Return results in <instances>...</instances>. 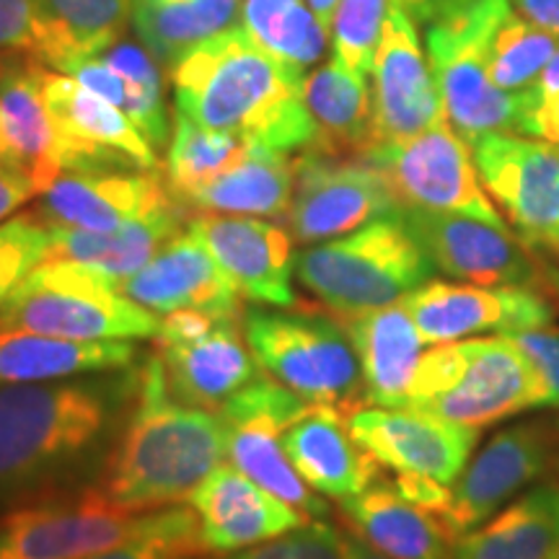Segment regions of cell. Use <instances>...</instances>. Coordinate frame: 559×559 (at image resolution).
I'll return each mask as SVG.
<instances>
[{
  "label": "cell",
  "instance_id": "816d5d0a",
  "mask_svg": "<svg viewBox=\"0 0 559 559\" xmlns=\"http://www.w3.org/2000/svg\"><path fill=\"white\" fill-rule=\"evenodd\" d=\"M536 91H539V94H557L559 91V47H557V52H555V58L549 60V66L544 68V73H542V79H539V83H536Z\"/></svg>",
  "mask_w": 559,
  "mask_h": 559
},
{
  "label": "cell",
  "instance_id": "3957f363",
  "mask_svg": "<svg viewBox=\"0 0 559 559\" xmlns=\"http://www.w3.org/2000/svg\"><path fill=\"white\" fill-rule=\"evenodd\" d=\"M135 389L138 373L0 386V502L94 451Z\"/></svg>",
  "mask_w": 559,
  "mask_h": 559
},
{
  "label": "cell",
  "instance_id": "ac0fdd59",
  "mask_svg": "<svg viewBox=\"0 0 559 559\" xmlns=\"http://www.w3.org/2000/svg\"><path fill=\"white\" fill-rule=\"evenodd\" d=\"M402 306L425 345H445L477 334H515L551 326L555 309L531 285H456L428 280Z\"/></svg>",
  "mask_w": 559,
  "mask_h": 559
},
{
  "label": "cell",
  "instance_id": "7dc6e473",
  "mask_svg": "<svg viewBox=\"0 0 559 559\" xmlns=\"http://www.w3.org/2000/svg\"><path fill=\"white\" fill-rule=\"evenodd\" d=\"M528 138H542L559 145V91L557 94H539L534 86V104L526 124Z\"/></svg>",
  "mask_w": 559,
  "mask_h": 559
},
{
  "label": "cell",
  "instance_id": "4dcf8cb0",
  "mask_svg": "<svg viewBox=\"0 0 559 559\" xmlns=\"http://www.w3.org/2000/svg\"><path fill=\"white\" fill-rule=\"evenodd\" d=\"M132 26V0H37V39L32 58L68 73L107 52Z\"/></svg>",
  "mask_w": 559,
  "mask_h": 559
},
{
  "label": "cell",
  "instance_id": "4fadbf2b",
  "mask_svg": "<svg viewBox=\"0 0 559 559\" xmlns=\"http://www.w3.org/2000/svg\"><path fill=\"white\" fill-rule=\"evenodd\" d=\"M293 169L296 187L288 210V230L306 247L340 239L402 207L379 166L362 156L345 158L304 151L293 160Z\"/></svg>",
  "mask_w": 559,
  "mask_h": 559
},
{
  "label": "cell",
  "instance_id": "c3c4849f",
  "mask_svg": "<svg viewBox=\"0 0 559 559\" xmlns=\"http://www.w3.org/2000/svg\"><path fill=\"white\" fill-rule=\"evenodd\" d=\"M391 3L400 5L415 24H436L464 11L472 0H391Z\"/></svg>",
  "mask_w": 559,
  "mask_h": 559
},
{
  "label": "cell",
  "instance_id": "681fc988",
  "mask_svg": "<svg viewBox=\"0 0 559 559\" xmlns=\"http://www.w3.org/2000/svg\"><path fill=\"white\" fill-rule=\"evenodd\" d=\"M523 19L559 37V0H510Z\"/></svg>",
  "mask_w": 559,
  "mask_h": 559
},
{
  "label": "cell",
  "instance_id": "f5cc1de1",
  "mask_svg": "<svg viewBox=\"0 0 559 559\" xmlns=\"http://www.w3.org/2000/svg\"><path fill=\"white\" fill-rule=\"evenodd\" d=\"M309 5L313 9V13L319 16L321 24H324L332 34V21H334V13H337L340 0H309Z\"/></svg>",
  "mask_w": 559,
  "mask_h": 559
},
{
  "label": "cell",
  "instance_id": "8992f818",
  "mask_svg": "<svg viewBox=\"0 0 559 559\" xmlns=\"http://www.w3.org/2000/svg\"><path fill=\"white\" fill-rule=\"evenodd\" d=\"M510 5V0H472L464 11L430 24L425 34L445 117L469 145L492 132L526 135L534 88L510 94L489 75L495 34Z\"/></svg>",
  "mask_w": 559,
  "mask_h": 559
},
{
  "label": "cell",
  "instance_id": "f546056e",
  "mask_svg": "<svg viewBox=\"0 0 559 559\" xmlns=\"http://www.w3.org/2000/svg\"><path fill=\"white\" fill-rule=\"evenodd\" d=\"M185 213L187 207L179 200H171L169 205L156 207L153 213L140 215V218L111 230L50 226V260L83 264V267L120 283L143 270L166 241L181 234Z\"/></svg>",
  "mask_w": 559,
  "mask_h": 559
},
{
  "label": "cell",
  "instance_id": "cb8c5ba5",
  "mask_svg": "<svg viewBox=\"0 0 559 559\" xmlns=\"http://www.w3.org/2000/svg\"><path fill=\"white\" fill-rule=\"evenodd\" d=\"M117 288L160 317L174 311H241L236 285L192 230L166 241L143 270L120 280Z\"/></svg>",
  "mask_w": 559,
  "mask_h": 559
},
{
  "label": "cell",
  "instance_id": "d4e9b609",
  "mask_svg": "<svg viewBox=\"0 0 559 559\" xmlns=\"http://www.w3.org/2000/svg\"><path fill=\"white\" fill-rule=\"evenodd\" d=\"M349 412L313 404L283 432V445L300 479L324 498L345 500L383 477V466L349 432Z\"/></svg>",
  "mask_w": 559,
  "mask_h": 559
},
{
  "label": "cell",
  "instance_id": "d6a6232c",
  "mask_svg": "<svg viewBox=\"0 0 559 559\" xmlns=\"http://www.w3.org/2000/svg\"><path fill=\"white\" fill-rule=\"evenodd\" d=\"M451 559H559V485H539L453 544Z\"/></svg>",
  "mask_w": 559,
  "mask_h": 559
},
{
  "label": "cell",
  "instance_id": "d6986e66",
  "mask_svg": "<svg viewBox=\"0 0 559 559\" xmlns=\"http://www.w3.org/2000/svg\"><path fill=\"white\" fill-rule=\"evenodd\" d=\"M400 215L432 267L443 275L474 285L531 288L544 277L531 251L510 236V228L492 226L472 215L436 213L423 207H400Z\"/></svg>",
  "mask_w": 559,
  "mask_h": 559
},
{
  "label": "cell",
  "instance_id": "4316f807",
  "mask_svg": "<svg viewBox=\"0 0 559 559\" xmlns=\"http://www.w3.org/2000/svg\"><path fill=\"white\" fill-rule=\"evenodd\" d=\"M362 376V407L400 409L423 358L425 340L402 304L342 319Z\"/></svg>",
  "mask_w": 559,
  "mask_h": 559
},
{
  "label": "cell",
  "instance_id": "83f0119b",
  "mask_svg": "<svg viewBox=\"0 0 559 559\" xmlns=\"http://www.w3.org/2000/svg\"><path fill=\"white\" fill-rule=\"evenodd\" d=\"M355 536L389 559H451L453 542L430 510L404 498L394 481L381 477L368 489L340 500Z\"/></svg>",
  "mask_w": 559,
  "mask_h": 559
},
{
  "label": "cell",
  "instance_id": "484cf974",
  "mask_svg": "<svg viewBox=\"0 0 559 559\" xmlns=\"http://www.w3.org/2000/svg\"><path fill=\"white\" fill-rule=\"evenodd\" d=\"M45 66L29 55L0 60V130L13 164L29 174L39 194L62 174L60 143L41 94Z\"/></svg>",
  "mask_w": 559,
  "mask_h": 559
},
{
  "label": "cell",
  "instance_id": "603a6c76",
  "mask_svg": "<svg viewBox=\"0 0 559 559\" xmlns=\"http://www.w3.org/2000/svg\"><path fill=\"white\" fill-rule=\"evenodd\" d=\"M177 200L156 171L70 169L41 192L39 215L50 226L111 230Z\"/></svg>",
  "mask_w": 559,
  "mask_h": 559
},
{
  "label": "cell",
  "instance_id": "9a60e30c",
  "mask_svg": "<svg viewBox=\"0 0 559 559\" xmlns=\"http://www.w3.org/2000/svg\"><path fill=\"white\" fill-rule=\"evenodd\" d=\"M559 423L531 419L495 436L449 487L443 526L453 542L492 519L506 502L544 477L557 461Z\"/></svg>",
  "mask_w": 559,
  "mask_h": 559
},
{
  "label": "cell",
  "instance_id": "ee69618b",
  "mask_svg": "<svg viewBox=\"0 0 559 559\" xmlns=\"http://www.w3.org/2000/svg\"><path fill=\"white\" fill-rule=\"evenodd\" d=\"M526 355L544 386V407L559 409V332L551 326L506 334Z\"/></svg>",
  "mask_w": 559,
  "mask_h": 559
},
{
  "label": "cell",
  "instance_id": "9c48e42d",
  "mask_svg": "<svg viewBox=\"0 0 559 559\" xmlns=\"http://www.w3.org/2000/svg\"><path fill=\"white\" fill-rule=\"evenodd\" d=\"M169 510L130 513L96 485L37 495L0 513V559H86L164 526Z\"/></svg>",
  "mask_w": 559,
  "mask_h": 559
},
{
  "label": "cell",
  "instance_id": "ab89813d",
  "mask_svg": "<svg viewBox=\"0 0 559 559\" xmlns=\"http://www.w3.org/2000/svg\"><path fill=\"white\" fill-rule=\"evenodd\" d=\"M50 223L39 213H21L0 223V309L19 285L50 260Z\"/></svg>",
  "mask_w": 559,
  "mask_h": 559
},
{
  "label": "cell",
  "instance_id": "6da1fadb",
  "mask_svg": "<svg viewBox=\"0 0 559 559\" xmlns=\"http://www.w3.org/2000/svg\"><path fill=\"white\" fill-rule=\"evenodd\" d=\"M304 79L262 50L243 26L215 34L169 66L177 111L288 156L317 145Z\"/></svg>",
  "mask_w": 559,
  "mask_h": 559
},
{
  "label": "cell",
  "instance_id": "52a82bcc",
  "mask_svg": "<svg viewBox=\"0 0 559 559\" xmlns=\"http://www.w3.org/2000/svg\"><path fill=\"white\" fill-rule=\"evenodd\" d=\"M247 345L270 379L311 404L362 407V376L342 319L313 311L247 309L241 313Z\"/></svg>",
  "mask_w": 559,
  "mask_h": 559
},
{
  "label": "cell",
  "instance_id": "60d3db41",
  "mask_svg": "<svg viewBox=\"0 0 559 559\" xmlns=\"http://www.w3.org/2000/svg\"><path fill=\"white\" fill-rule=\"evenodd\" d=\"M389 9L391 0H340L332 21V58L370 75Z\"/></svg>",
  "mask_w": 559,
  "mask_h": 559
},
{
  "label": "cell",
  "instance_id": "f907efd6",
  "mask_svg": "<svg viewBox=\"0 0 559 559\" xmlns=\"http://www.w3.org/2000/svg\"><path fill=\"white\" fill-rule=\"evenodd\" d=\"M345 559H389L383 557L381 551H376L373 547H368L360 536H345Z\"/></svg>",
  "mask_w": 559,
  "mask_h": 559
},
{
  "label": "cell",
  "instance_id": "2e32d148",
  "mask_svg": "<svg viewBox=\"0 0 559 559\" xmlns=\"http://www.w3.org/2000/svg\"><path fill=\"white\" fill-rule=\"evenodd\" d=\"M41 94L58 132L62 171L138 169L158 171L156 148L122 109L66 73L45 68Z\"/></svg>",
  "mask_w": 559,
  "mask_h": 559
},
{
  "label": "cell",
  "instance_id": "8fae6325",
  "mask_svg": "<svg viewBox=\"0 0 559 559\" xmlns=\"http://www.w3.org/2000/svg\"><path fill=\"white\" fill-rule=\"evenodd\" d=\"M362 158L379 166L402 207L461 213L508 228L481 187L472 145L451 128L449 117L402 143L373 145Z\"/></svg>",
  "mask_w": 559,
  "mask_h": 559
},
{
  "label": "cell",
  "instance_id": "db71d44e",
  "mask_svg": "<svg viewBox=\"0 0 559 559\" xmlns=\"http://www.w3.org/2000/svg\"><path fill=\"white\" fill-rule=\"evenodd\" d=\"M544 280L555 288V293L559 296V270H551V267H544Z\"/></svg>",
  "mask_w": 559,
  "mask_h": 559
},
{
  "label": "cell",
  "instance_id": "7402d4cb",
  "mask_svg": "<svg viewBox=\"0 0 559 559\" xmlns=\"http://www.w3.org/2000/svg\"><path fill=\"white\" fill-rule=\"evenodd\" d=\"M187 502L198 515L202 549L210 555H234L257 547L309 521L234 464L215 466Z\"/></svg>",
  "mask_w": 559,
  "mask_h": 559
},
{
  "label": "cell",
  "instance_id": "ffe728a7",
  "mask_svg": "<svg viewBox=\"0 0 559 559\" xmlns=\"http://www.w3.org/2000/svg\"><path fill=\"white\" fill-rule=\"evenodd\" d=\"M349 432L383 469L453 485L469 464L479 428L449 423L415 409L358 407L347 415Z\"/></svg>",
  "mask_w": 559,
  "mask_h": 559
},
{
  "label": "cell",
  "instance_id": "5bb4252c",
  "mask_svg": "<svg viewBox=\"0 0 559 559\" xmlns=\"http://www.w3.org/2000/svg\"><path fill=\"white\" fill-rule=\"evenodd\" d=\"M481 187L528 247L559 249V145L492 132L472 145Z\"/></svg>",
  "mask_w": 559,
  "mask_h": 559
},
{
  "label": "cell",
  "instance_id": "74e56055",
  "mask_svg": "<svg viewBox=\"0 0 559 559\" xmlns=\"http://www.w3.org/2000/svg\"><path fill=\"white\" fill-rule=\"evenodd\" d=\"M104 58L120 73L124 86L122 111L128 120L143 132L153 148H164L171 140V120L164 99V81H160L158 60L145 50L143 41L122 39Z\"/></svg>",
  "mask_w": 559,
  "mask_h": 559
},
{
  "label": "cell",
  "instance_id": "7c38bea8",
  "mask_svg": "<svg viewBox=\"0 0 559 559\" xmlns=\"http://www.w3.org/2000/svg\"><path fill=\"white\" fill-rule=\"evenodd\" d=\"M311 407L283 383L260 376L223 404L221 417L228 423V459L236 469L306 519H324L330 506L300 479L283 445V432Z\"/></svg>",
  "mask_w": 559,
  "mask_h": 559
},
{
  "label": "cell",
  "instance_id": "ba28073f",
  "mask_svg": "<svg viewBox=\"0 0 559 559\" xmlns=\"http://www.w3.org/2000/svg\"><path fill=\"white\" fill-rule=\"evenodd\" d=\"M0 330L66 340H156L160 319L115 280L68 260H47L0 309Z\"/></svg>",
  "mask_w": 559,
  "mask_h": 559
},
{
  "label": "cell",
  "instance_id": "44dd1931",
  "mask_svg": "<svg viewBox=\"0 0 559 559\" xmlns=\"http://www.w3.org/2000/svg\"><path fill=\"white\" fill-rule=\"evenodd\" d=\"M187 230L205 243L239 296L251 304L293 309L296 306V251L290 230L254 215H194Z\"/></svg>",
  "mask_w": 559,
  "mask_h": 559
},
{
  "label": "cell",
  "instance_id": "f6af8a7d",
  "mask_svg": "<svg viewBox=\"0 0 559 559\" xmlns=\"http://www.w3.org/2000/svg\"><path fill=\"white\" fill-rule=\"evenodd\" d=\"M37 0H0V55H34Z\"/></svg>",
  "mask_w": 559,
  "mask_h": 559
},
{
  "label": "cell",
  "instance_id": "7bdbcfd3",
  "mask_svg": "<svg viewBox=\"0 0 559 559\" xmlns=\"http://www.w3.org/2000/svg\"><path fill=\"white\" fill-rule=\"evenodd\" d=\"M228 559H345V536L330 523L313 519L277 539L234 551Z\"/></svg>",
  "mask_w": 559,
  "mask_h": 559
},
{
  "label": "cell",
  "instance_id": "30bf717a",
  "mask_svg": "<svg viewBox=\"0 0 559 559\" xmlns=\"http://www.w3.org/2000/svg\"><path fill=\"white\" fill-rule=\"evenodd\" d=\"M241 330V311H174L160 319L158 360L174 400L221 412L260 379V362Z\"/></svg>",
  "mask_w": 559,
  "mask_h": 559
},
{
  "label": "cell",
  "instance_id": "8d00e7d4",
  "mask_svg": "<svg viewBox=\"0 0 559 559\" xmlns=\"http://www.w3.org/2000/svg\"><path fill=\"white\" fill-rule=\"evenodd\" d=\"M249 148L251 140L236 132L205 128L177 111L171 122L169 151H166V187L174 198L181 200L239 164Z\"/></svg>",
  "mask_w": 559,
  "mask_h": 559
},
{
  "label": "cell",
  "instance_id": "836d02e7",
  "mask_svg": "<svg viewBox=\"0 0 559 559\" xmlns=\"http://www.w3.org/2000/svg\"><path fill=\"white\" fill-rule=\"evenodd\" d=\"M293 187H296V169L288 153L251 143L239 164L185 194L179 202L187 210H202V213L280 218L288 215Z\"/></svg>",
  "mask_w": 559,
  "mask_h": 559
},
{
  "label": "cell",
  "instance_id": "bcb514c9",
  "mask_svg": "<svg viewBox=\"0 0 559 559\" xmlns=\"http://www.w3.org/2000/svg\"><path fill=\"white\" fill-rule=\"evenodd\" d=\"M39 190L29 174L13 160L0 158V223L13 218V213L21 210L32 198H37Z\"/></svg>",
  "mask_w": 559,
  "mask_h": 559
},
{
  "label": "cell",
  "instance_id": "7a4b0ae2",
  "mask_svg": "<svg viewBox=\"0 0 559 559\" xmlns=\"http://www.w3.org/2000/svg\"><path fill=\"white\" fill-rule=\"evenodd\" d=\"M223 456L228 423L221 412L174 400L156 355L138 370L135 407L96 487L130 513H153L190 498Z\"/></svg>",
  "mask_w": 559,
  "mask_h": 559
},
{
  "label": "cell",
  "instance_id": "11a10c76",
  "mask_svg": "<svg viewBox=\"0 0 559 559\" xmlns=\"http://www.w3.org/2000/svg\"><path fill=\"white\" fill-rule=\"evenodd\" d=\"M0 158L11 160V158H9V151H5V140H3V130H0Z\"/></svg>",
  "mask_w": 559,
  "mask_h": 559
},
{
  "label": "cell",
  "instance_id": "b9f144b4",
  "mask_svg": "<svg viewBox=\"0 0 559 559\" xmlns=\"http://www.w3.org/2000/svg\"><path fill=\"white\" fill-rule=\"evenodd\" d=\"M202 551L205 549H202L200 542V526L194 510L190 506H174L164 526L86 559H198Z\"/></svg>",
  "mask_w": 559,
  "mask_h": 559
},
{
  "label": "cell",
  "instance_id": "d590c367",
  "mask_svg": "<svg viewBox=\"0 0 559 559\" xmlns=\"http://www.w3.org/2000/svg\"><path fill=\"white\" fill-rule=\"evenodd\" d=\"M241 26L262 50L304 75L319 68L332 41L309 0H243Z\"/></svg>",
  "mask_w": 559,
  "mask_h": 559
},
{
  "label": "cell",
  "instance_id": "1f68e13d",
  "mask_svg": "<svg viewBox=\"0 0 559 559\" xmlns=\"http://www.w3.org/2000/svg\"><path fill=\"white\" fill-rule=\"evenodd\" d=\"M304 104L309 109L317 145L311 151L330 156H362L373 143V96L368 75L349 70L340 60L313 68L304 79Z\"/></svg>",
  "mask_w": 559,
  "mask_h": 559
},
{
  "label": "cell",
  "instance_id": "5b68a950",
  "mask_svg": "<svg viewBox=\"0 0 559 559\" xmlns=\"http://www.w3.org/2000/svg\"><path fill=\"white\" fill-rule=\"evenodd\" d=\"M400 210L296 254V280L340 319L402 304L432 275Z\"/></svg>",
  "mask_w": 559,
  "mask_h": 559
},
{
  "label": "cell",
  "instance_id": "f35d334b",
  "mask_svg": "<svg viewBox=\"0 0 559 559\" xmlns=\"http://www.w3.org/2000/svg\"><path fill=\"white\" fill-rule=\"evenodd\" d=\"M559 37L544 32L542 26L531 24L521 13L513 11L502 21L492 41V60H489V75L495 86L510 94L534 88L539 83L544 68L555 58Z\"/></svg>",
  "mask_w": 559,
  "mask_h": 559
},
{
  "label": "cell",
  "instance_id": "e575fe53",
  "mask_svg": "<svg viewBox=\"0 0 559 559\" xmlns=\"http://www.w3.org/2000/svg\"><path fill=\"white\" fill-rule=\"evenodd\" d=\"M241 0H132V29L166 68L192 47L236 26Z\"/></svg>",
  "mask_w": 559,
  "mask_h": 559
},
{
  "label": "cell",
  "instance_id": "e0dca14e",
  "mask_svg": "<svg viewBox=\"0 0 559 559\" xmlns=\"http://www.w3.org/2000/svg\"><path fill=\"white\" fill-rule=\"evenodd\" d=\"M373 145L402 143L445 120V107L430 60L417 37V24L391 3L370 66ZM368 148V151H370ZM366 151V153H368ZM362 153V156H366Z\"/></svg>",
  "mask_w": 559,
  "mask_h": 559
},
{
  "label": "cell",
  "instance_id": "f1b7e54d",
  "mask_svg": "<svg viewBox=\"0 0 559 559\" xmlns=\"http://www.w3.org/2000/svg\"><path fill=\"white\" fill-rule=\"evenodd\" d=\"M135 360L138 347L132 340H66L39 332L0 330V386L120 373L135 366Z\"/></svg>",
  "mask_w": 559,
  "mask_h": 559
},
{
  "label": "cell",
  "instance_id": "277c9868",
  "mask_svg": "<svg viewBox=\"0 0 559 559\" xmlns=\"http://www.w3.org/2000/svg\"><path fill=\"white\" fill-rule=\"evenodd\" d=\"M544 407V386L526 355L506 334L459 340L419 358L407 402L415 409L466 428H487L521 412Z\"/></svg>",
  "mask_w": 559,
  "mask_h": 559
}]
</instances>
